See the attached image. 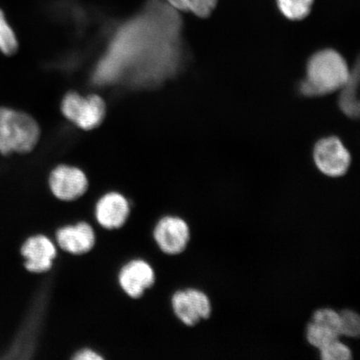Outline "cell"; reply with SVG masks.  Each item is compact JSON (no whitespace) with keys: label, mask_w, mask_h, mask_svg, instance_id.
Segmentation results:
<instances>
[{"label":"cell","mask_w":360,"mask_h":360,"mask_svg":"<svg viewBox=\"0 0 360 360\" xmlns=\"http://www.w3.org/2000/svg\"><path fill=\"white\" fill-rule=\"evenodd\" d=\"M219 0H186L187 12L205 19L211 15Z\"/></svg>","instance_id":"cell-19"},{"label":"cell","mask_w":360,"mask_h":360,"mask_svg":"<svg viewBox=\"0 0 360 360\" xmlns=\"http://www.w3.org/2000/svg\"><path fill=\"white\" fill-rule=\"evenodd\" d=\"M319 358L322 360H351L353 351L340 339H336L319 349Z\"/></svg>","instance_id":"cell-17"},{"label":"cell","mask_w":360,"mask_h":360,"mask_svg":"<svg viewBox=\"0 0 360 360\" xmlns=\"http://www.w3.org/2000/svg\"><path fill=\"white\" fill-rule=\"evenodd\" d=\"M313 160L322 174L328 178L339 179L348 173L352 158L340 138L328 136L315 143Z\"/></svg>","instance_id":"cell-4"},{"label":"cell","mask_w":360,"mask_h":360,"mask_svg":"<svg viewBox=\"0 0 360 360\" xmlns=\"http://www.w3.org/2000/svg\"><path fill=\"white\" fill-rule=\"evenodd\" d=\"M49 186L56 199L74 201L86 193L89 180L80 169L63 165L57 166L49 174Z\"/></svg>","instance_id":"cell-7"},{"label":"cell","mask_w":360,"mask_h":360,"mask_svg":"<svg viewBox=\"0 0 360 360\" xmlns=\"http://www.w3.org/2000/svg\"><path fill=\"white\" fill-rule=\"evenodd\" d=\"M61 111L68 120L87 131L101 126L105 119L107 107L103 98L97 94L82 96L69 92L62 100Z\"/></svg>","instance_id":"cell-3"},{"label":"cell","mask_w":360,"mask_h":360,"mask_svg":"<svg viewBox=\"0 0 360 360\" xmlns=\"http://www.w3.org/2000/svg\"><path fill=\"white\" fill-rule=\"evenodd\" d=\"M310 321L326 327L341 338L340 312L335 309L330 307L317 309L313 313Z\"/></svg>","instance_id":"cell-16"},{"label":"cell","mask_w":360,"mask_h":360,"mask_svg":"<svg viewBox=\"0 0 360 360\" xmlns=\"http://www.w3.org/2000/svg\"><path fill=\"white\" fill-rule=\"evenodd\" d=\"M57 248L46 236L36 235L27 238L21 247L25 267L29 272L42 274L49 271L56 259Z\"/></svg>","instance_id":"cell-9"},{"label":"cell","mask_w":360,"mask_h":360,"mask_svg":"<svg viewBox=\"0 0 360 360\" xmlns=\"http://www.w3.org/2000/svg\"><path fill=\"white\" fill-rule=\"evenodd\" d=\"M75 360H103L101 354L93 349H84L78 351L73 356Z\"/></svg>","instance_id":"cell-20"},{"label":"cell","mask_w":360,"mask_h":360,"mask_svg":"<svg viewBox=\"0 0 360 360\" xmlns=\"http://www.w3.org/2000/svg\"><path fill=\"white\" fill-rule=\"evenodd\" d=\"M341 337L357 339L360 335V317L352 309H344L340 311Z\"/></svg>","instance_id":"cell-18"},{"label":"cell","mask_w":360,"mask_h":360,"mask_svg":"<svg viewBox=\"0 0 360 360\" xmlns=\"http://www.w3.org/2000/svg\"><path fill=\"white\" fill-rule=\"evenodd\" d=\"M154 238L164 254L172 256L182 254L191 242L190 225L180 216H164L155 225Z\"/></svg>","instance_id":"cell-6"},{"label":"cell","mask_w":360,"mask_h":360,"mask_svg":"<svg viewBox=\"0 0 360 360\" xmlns=\"http://www.w3.org/2000/svg\"><path fill=\"white\" fill-rule=\"evenodd\" d=\"M305 337L308 344L317 350L340 338L326 327L311 321H309L306 326Z\"/></svg>","instance_id":"cell-14"},{"label":"cell","mask_w":360,"mask_h":360,"mask_svg":"<svg viewBox=\"0 0 360 360\" xmlns=\"http://www.w3.org/2000/svg\"><path fill=\"white\" fill-rule=\"evenodd\" d=\"M359 62L352 69L347 82L339 91L338 106L343 114L351 120H357L359 116L358 89L359 82Z\"/></svg>","instance_id":"cell-12"},{"label":"cell","mask_w":360,"mask_h":360,"mask_svg":"<svg viewBox=\"0 0 360 360\" xmlns=\"http://www.w3.org/2000/svg\"><path fill=\"white\" fill-rule=\"evenodd\" d=\"M171 306L175 316L188 327L207 321L213 314L210 296L198 288H186L175 292L171 298Z\"/></svg>","instance_id":"cell-5"},{"label":"cell","mask_w":360,"mask_h":360,"mask_svg":"<svg viewBox=\"0 0 360 360\" xmlns=\"http://www.w3.org/2000/svg\"><path fill=\"white\" fill-rule=\"evenodd\" d=\"M129 200L122 193L110 192L98 200L94 210L96 221L107 231L122 228L129 217Z\"/></svg>","instance_id":"cell-10"},{"label":"cell","mask_w":360,"mask_h":360,"mask_svg":"<svg viewBox=\"0 0 360 360\" xmlns=\"http://www.w3.org/2000/svg\"><path fill=\"white\" fill-rule=\"evenodd\" d=\"M278 10L286 19L303 20L311 12L314 0H276Z\"/></svg>","instance_id":"cell-13"},{"label":"cell","mask_w":360,"mask_h":360,"mask_svg":"<svg viewBox=\"0 0 360 360\" xmlns=\"http://www.w3.org/2000/svg\"><path fill=\"white\" fill-rule=\"evenodd\" d=\"M155 272L147 261L130 260L121 268L118 281L121 289L131 299H139L155 283Z\"/></svg>","instance_id":"cell-8"},{"label":"cell","mask_w":360,"mask_h":360,"mask_svg":"<svg viewBox=\"0 0 360 360\" xmlns=\"http://www.w3.org/2000/svg\"><path fill=\"white\" fill-rule=\"evenodd\" d=\"M19 49V43L15 32L8 25L4 12L0 10V51L4 55H15Z\"/></svg>","instance_id":"cell-15"},{"label":"cell","mask_w":360,"mask_h":360,"mask_svg":"<svg viewBox=\"0 0 360 360\" xmlns=\"http://www.w3.org/2000/svg\"><path fill=\"white\" fill-rule=\"evenodd\" d=\"M39 137V126L33 117L0 107V154H27L37 146Z\"/></svg>","instance_id":"cell-2"},{"label":"cell","mask_w":360,"mask_h":360,"mask_svg":"<svg viewBox=\"0 0 360 360\" xmlns=\"http://www.w3.org/2000/svg\"><path fill=\"white\" fill-rule=\"evenodd\" d=\"M56 240L57 245L66 253L82 255L94 249L96 236L91 225L87 222H79L58 229Z\"/></svg>","instance_id":"cell-11"},{"label":"cell","mask_w":360,"mask_h":360,"mask_svg":"<svg viewBox=\"0 0 360 360\" xmlns=\"http://www.w3.org/2000/svg\"><path fill=\"white\" fill-rule=\"evenodd\" d=\"M351 74L347 61L334 49H323L309 58L306 75L299 85L307 98L326 96L344 86Z\"/></svg>","instance_id":"cell-1"}]
</instances>
